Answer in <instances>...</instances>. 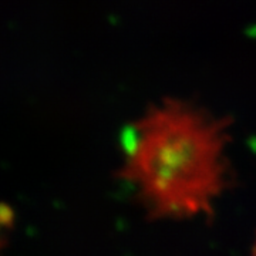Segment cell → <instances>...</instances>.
<instances>
[{
    "mask_svg": "<svg viewBox=\"0 0 256 256\" xmlns=\"http://www.w3.org/2000/svg\"><path fill=\"white\" fill-rule=\"evenodd\" d=\"M230 120L191 101L151 104L126 132L117 175L148 218H208L230 186Z\"/></svg>",
    "mask_w": 256,
    "mask_h": 256,
    "instance_id": "obj_1",
    "label": "cell"
},
{
    "mask_svg": "<svg viewBox=\"0 0 256 256\" xmlns=\"http://www.w3.org/2000/svg\"><path fill=\"white\" fill-rule=\"evenodd\" d=\"M250 256H256V238L254 240V245H252V250H250Z\"/></svg>",
    "mask_w": 256,
    "mask_h": 256,
    "instance_id": "obj_2",
    "label": "cell"
}]
</instances>
